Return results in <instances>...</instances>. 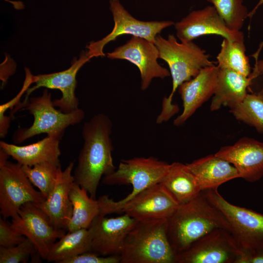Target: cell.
<instances>
[{
	"mask_svg": "<svg viewBox=\"0 0 263 263\" xmlns=\"http://www.w3.org/2000/svg\"><path fill=\"white\" fill-rule=\"evenodd\" d=\"M34 187L21 164L0 161V212L3 219L15 217L26 203L39 205L44 202L45 198Z\"/></svg>",
	"mask_w": 263,
	"mask_h": 263,
	"instance_id": "8",
	"label": "cell"
},
{
	"mask_svg": "<svg viewBox=\"0 0 263 263\" xmlns=\"http://www.w3.org/2000/svg\"><path fill=\"white\" fill-rule=\"evenodd\" d=\"M62 137L47 135L37 142L19 146L0 141V149L23 166H33L47 161H60L59 142Z\"/></svg>",
	"mask_w": 263,
	"mask_h": 263,
	"instance_id": "20",
	"label": "cell"
},
{
	"mask_svg": "<svg viewBox=\"0 0 263 263\" xmlns=\"http://www.w3.org/2000/svg\"><path fill=\"white\" fill-rule=\"evenodd\" d=\"M177 37L180 42H188L201 36L219 35L232 41H244L241 31L229 29L213 5L193 10L174 24Z\"/></svg>",
	"mask_w": 263,
	"mask_h": 263,
	"instance_id": "13",
	"label": "cell"
},
{
	"mask_svg": "<svg viewBox=\"0 0 263 263\" xmlns=\"http://www.w3.org/2000/svg\"><path fill=\"white\" fill-rule=\"evenodd\" d=\"M231 30L241 31L249 12L243 0H207Z\"/></svg>",
	"mask_w": 263,
	"mask_h": 263,
	"instance_id": "29",
	"label": "cell"
},
{
	"mask_svg": "<svg viewBox=\"0 0 263 263\" xmlns=\"http://www.w3.org/2000/svg\"><path fill=\"white\" fill-rule=\"evenodd\" d=\"M26 237L14 230L6 219L0 218V246L11 247L23 242Z\"/></svg>",
	"mask_w": 263,
	"mask_h": 263,
	"instance_id": "32",
	"label": "cell"
},
{
	"mask_svg": "<svg viewBox=\"0 0 263 263\" xmlns=\"http://www.w3.org/2000/svg\"><path fill=\"white\" fill-rule=\"evenodd\" d=\"M107 56L111 59L126 60L135 65L140 72L143 91L148 89L153 78L164 79L170 75L167 69L158 63L159 52L154 43L144 38L132 36Z\"/></svg>",
	"mask_w": 263,
	"mask_h": 263,
	"instance_id": "12",
	"label": "cell"
},
{
	"mask_svg": "<svg viewBox=\"0 0 263 263\" xmlns=\"http://www.w3.org/2000/svg\"><path fill=\"white\" fill-rule=\"evenodd\" d=\"M169 164L153 157H135L122 160L112 173L104 176L102 183L107 185L131 184L132 192L125 198L114 201L108 195L98 199L99 214L118 213L120 207L138 193L153 185L160 183L166 175Z\"/></svg>",
	"mask_w": 263,
	"mask_h": 263,
	"instance_id": "4",
	"label": "cell"
},
{
	"mask_svg": "<svg viewBox=\"0 0 263 263\" xmlns=\"http://www.w3.org/2000/svg\"><path fill=\"white\" fill-rule=\"evenodd\" d=\"M109 3L114 27L112 32L106 37L99 40L92 41L87 46L88 51L87 53L91 58L104 56L103 49L105 46L121 35H130L154 43L156 37L162 30L175 23L170 20H140L133 17L119 0H110Z\"/></svg>",
	"mask_w": 263,
	"mask_h": 263,
	"instance_id": "10",
	"label": "cell"
},
{
	"mask_svg": "<svg viewBox=\"0 0 263 263\" xmlns=\"http://www.w3.org/2000/svg\"><path fill=\"white\" fill-rule=\"evenodd\" d=\"M32 75L28 69H26V77L23 87L19 94L12 99L7 102L0 105V137L4 138L10 126L11 116L5 115V112L10 108L12 109L14 106H17L19 102V99L25 92L29 88V85L32 83Z\"/></svg>",
	"mask_w": 263,
	"mask_h": 263,
	"instance_id": "31",
	"label": "cell"
},
{
	"mask_svg": "<svg viewBox=\"0 0 263 263\" xmlns=\"http://www.w3.org/2000/svg\"><path fill=\"white\" fill-rule=\"evenodd\" d=\"M218 188L203 191L226 218L241 250L263 248V214L231 204L219 193Z\"/></svg>",
	"mask_w": 263,
	"mask_h": 263,
	"instance_id": "7",
	"label": "cell"
},
{
	"mask_svg": "<svg viewBox=\"0 0 263 263\" xmlns=\"http://www.w3.org/2000/svg\"><path fill=\"white\" fill-rule=\"evenodd\" d=\"M260 75H263V58L256 61L253 71L251 72L249 77L253 80Z\"/></svg>",
	"mask_w": 263,
	"mask_h": 263,
	"instance_id": "35",
	"label": "cell"
},
{
	"mask_svg": "<svg viewBox=\"0 0 263 263\" xmlns=\"http://www.w3.org/2000/svg\"><path fill=\"white\" fill-rule=\"evenodd\" d=\"M159 58L168 64L172 77V87L169 95L163 98L161 111L156 118L161 124L170 119L178 112V107L172 103L173 95L179 86L195 76L203 68L213 65L209 56L193 41L179 42L173 35L165 38L160 35L154 41Z\"/></svg>",
	"mask_w": 263,
	"mask_h": 263,
	"instance_id": "3",
	"label": "cell"
},
{
	"mask_svg": "<svg viewBox=\"0 0 263 263\" xmlns=\"http://www.w3.org/2000/svg\"><path fill=\"white\" fill-rule=\"evenodd\" d=\"M245 50L244 41H232L224 38L216 57L218 67L249 76L251 68L249 58L245 55Z\"/></svg>",
	"mask_w": 263,
	"mask_h": 263,
	"instance_id": "26",
	"label": "cell"
},
{
	"mask_svg": "<svg viewBox=\"0 0 263 263\" xmlns=\"http://www.w3.org/2000/svg\"><path fill=\"white\" fill-rule=\"evenodd\" d=\"M112 127L109 117L100 113L85 122L82 128L83 144L73 176L75 182L94 199L102 176L116 169L112 157Z\"/></svg>",
	"mask_w": 263,
	"mask_h": 263,
	"instance_id": "1",
	"label": "cell"
},
{
	"mask_svg": "<svg viewBox=\"0 0 263 263\" xmlns=\"http://www.w3.org/2000/svg\"><path fill=\"white\" fill-rule=\"evenodd\" d=\"M178 204H186L196 197L202 191L193 174L186 164L173 162L160 183Z\"/></svg>",
	"mask_w": 263,
	"mask_h": 263,
	"instance_id": "23",
	"label": "cell"
},
{
	"mask_svg": "<svg viewBox=\"0 0 263 263\" xmlns=\"http://www.w3.org/2000/svg\"><path fill=\"white\" fill-rule=\"evenodd\" d=\"M217 228L231 233V227L225 217L202 191L191 201L179 205L168 219L167 235L176 254Z\"/></svg>",
	"mask_w": 263,
	"mask_h": 263,
	"instance_id": "2",
	"label": "cell"
},
{
	"mask_svg": "<svg viewBox=\"0 0 263 263\" xmlns=\"http://www.w3.org/2000/svg\"><path fill=\"white\" fill-rule=\"evenodd\" d=\"M215 154L233 165L240 178L247 182H255L263 177V142L244 137Z\"/></svg>",
	"mask_w": 263,
	"mask_h": 263,
	"instance_id": "16",
	"label": "cell"
},
{
	"mask_svg": "<svg viewBox=\"0 0 263 263\" xmlns=\"http://www.w3.org/2000/svg\"><path fill=\"white\" fill-rule=\"evenodd\" d=\"M94 220L89 228L68 231L57 240L51 246L47 261L62 263L66 259L90 252L95 229Z\"/></svg>",
	"mask_w": 263,
	"mask_h": 263,
	"instance_id": "24",
	"label": "cell"
},
{
	"mask_svg": "<svg viewBox=\"0 0 263 263\" xmlns=\"http://www.w3.org/2000/svg\"><path fill=\"white\" fill-rule=\"evenodd\" d=\"M70 198L73 211L67 230L72 232L89 228L99 214L97 200L91 198L88 192L75 182L70 189Z\"/></svg>",
	"mask_w": 263,
	"mask_h": 263,
	"instance_id": "25",
	"label": "cell"
},
{
	"mask_svg": "<svg viewBox=\"0 0 263 263\" xmlns=\"http://www.w3.org/2000/svg\"><path fill=\"white\" fill-rule=\"evenodd\" d=\"M229 112L235 118L263 134V89L246 94L243 100Z\"/></svg>",
	"mask_w": 263,
	"mask_h": 263,
	"instance_id": "27",
	"label": "cell"
},
{
	"mask_svg": "<svg viewBox=\"0 0 263 263\" xmlns=\"http://www.w3.org/2000/svg\"><path fill=\"white\" fill-rule=\"evenodd\" d=\"M74 164V161L71 162L64 170H60L52 191L43 203L37 204L58 229L67 230L72 217L73 207L70 191L75 182L72 173Z\"/></svg>",
	"mask_w": 263,
	"mask_h": 263,
	"instance_id": "19",
	"label": "cell"
},
{
	"mask_svg": "<svg viewBox=\"0 0 263 263\" xmlns=\"http://www.w3.org/2000/svg\"><path fill=\"white\" fill-rule=\"evenodd\" d=\"M51 94L47 89L42 94L32 97L16 106L14 113L19 110H26L34 117L32 125L19 128L13 135L15 143H21L36 135L46 133L49 136H63L65 130L76 125L85 117V112L81 109L65 113L55 108Z\"/></svg>",
	"mask_w": 263,
	"mask_h": 263,
	"instance_id": "6",
	"label": "cell"
},
{
	"mask_svg": "<svg viewBox=\"0 0 263 263\" xmlns=\"http://www.w3.org/2000/svg\"><path fill=\"white\" fill-rule=\"evenodd\" d=\"M94 220L90 252L103 256L120 255L126 237L138 222L126 214L111 218L98 215Z\"/></svg>",
	"mask_w": 263,
	"mask_h": 263,
	"instance_id": "18",
	"label": "cell"
},
{
	"mask_svg": "<svg viewBox=\"0 0 263 263\" xmlns=\"http://www.w3.org/2000/svg\"><path fill=\"white\" fill-rule=\"evenodd\" d=\"M38 253L34 244L28 239L11 247L0 246V263H27L29 258Z\"/></svg>",
	"mask_w": 263,
	"mask_h": 263,
	"instance_id": "30",
	"label": "cell"
},
{
	"mask_svg": "<svg viewBox=\"0 0 263 263\" xmlns=\"http://www.w3.org/2000/svg\"><path fill=\"white\" fill-rule=\"evenodd\" d=\"M11 226L34 244L40 258L46 260L52 245L65 234L56 229L47 215L36 204L28 202L12 218Z\"/></svg>",
	"mask_w": 263,
	"mask_h": 263,
	"instance_id": "11",
	"label": "cell"
},
{
	"mask_svg": "<svg viewBox=\"0 0 263 263\" xmlns=\"http://www.w3.org/2000/svg\"><path fill=\"white\" fill-rule=\"evenodd\" d=\"M235 263H263V248L242 251Z\"/></svg>",
	"mask_w": 263,
	"mask_h": 263,
	"instance_id": "34",
	"label": "cell"
},
{
	"mask_svg": "<svg viewBox=\"0 0 263 263\" xmlns=\"http://www.w3.org/2000/svg\"><path fill=\"white\" fill-rule=\"evenodd\" d=\"M186 165L196 177L202 191L218 188L228 181L240 178L233 165L215 154Z\"/></svg>",
	"mask_w": 263,
	"mask_h": 263,
	"instance_id": "21",
	"label": "cell"
},
{
	"mask_svg": "<svg viewBox=\"0 0 263 263\" xmlns=\"http://www.w3.org/2000/svg\"><path fill=\"white\" fill-rule=\"evenodd\" d=\"M22 169L46 199L55 187L61 166L60 161H47L33 167L22 165Z\"/></svg>",
	"mask_w": 263,
	"mask_h": 263,
	"instance_id": "28",
	"label": "cell"
},
{
	"mask_svg": "<svg viewBox=\"0 0 263 263\" xmlns=\"http://www.w3.org/2000/svg\"><path fill=\"white\" fill-rule=\"evenodd\" d=\"M62 263H120V257L119 255L103 256L88 252L66 259Z\"/></svg>",
	"mask_w": 263,
	"mask_h": 263,
	"instance_id": "33",
	"label": "cell"
},
{
	"mask_svg": "<svg viewBox=\"0 0 263 263\" xmlns=\"http://www.w3.org/2000/svg\"><path fill=\"white\" fill-rule=\"evenodd\" d=\"M263 4V0H260L257 5L255 6V7L250 12H249L248 18H251L254 15V14L255 13L256 10L259 8V7Z\"/></svg>",
	"mask_w": 263,
	"mask_h": 263,
	"instance_id": "36",
	"label": "cell"
},
{
	"mask_svg": "<svg viewBox=\"0 0 263 263\" xmlns=\"http://www.w3.org/2000/svg\"><path fill=\"white\" fill-rule=\"evenodd\" d=\"M90 59L87 53L84 52L78 59H76L71 67L65 70L48 74L32 75V83L35 85L28 89L23 102L28 99L29 95L33 91L40 87L58 89L61 92L62 96L53 101L54 106L65 113L77 110L79 100L75 94L77 83L76 76L81 67Z\"/></svg>",
	"mask_w": 263,
	"mask_h": 263,
	"instance_id": "15",
	"label": "cell"
},
{
	"mask_svg": "<svg viewBox=\"0 0 263 263\" xmlns=\"http://www.w3.org/2000/svg\"><path fill=\"white\" fill-rule=\"evenodd\" d=\"M219 67L212 65L202 68L191 79L178 87L183 110L174 120L176 126L183 125L205 102L214 95L217 86Z\"/></svg>",
	"mask_w": 263,
	"mask_h": 263,
	"instance_id": "17",
	"label": "cell"
},
{
	"mask_svg": "<svg viewBox=\"0 0 263 263\" xmlns=\"http://www.w3.org/2000/svg\"><path fill=\"white\" fill-rule=\"evenodd\" d=\"M167 224V219L137 222L125 240L120 263H174Z\"/></svg>",
	"mask_w": 263,
	"mask_h": 263,
	"instance_id": "5",
	"label": "cell"
},
{
	"mask_svg": "<svg viewBox=\"0 0 263 263\" xmlns=\"http://www.w3.org/2000/svg\"><path fill=\"white\" fill-rule=\"evenodd\" d=\"M241 252L231 233L217 228L176 254L174 263H235Z\"/></svg>",
	"mask_w": 263,
	"mask_h": 263,
	"instance_id": "9",
	"label": "cell"
},
{
	"mask_svg": "<svg viewBox=\"0 0 263 263\" xmlns=\"http://www.w3.org/2000/svg\"><path fill=\"white\" fill-rule=\"evenodd\" d=\"M252 81L249 76L219 68L217 86L212 98L210 111H215L224 106L231 109L241 103L247 94V90Z\"/></svg>",
	"mask_w": 263,
	"mask_h": 263,
	"instance_id": "22",
	"label": "cell"
},
{
	"mask_svg": "<svg viewBox=\"0 0 263 263\" xmlns=\"http://www.w3.org/2000/svg\"><path fill=\"white\" fill-rule=\"evenodd\" d=\"M178 203L160 183L151 186L122 205L123 212L137 221L168 219L175 211Z\"/></svg>",
	"mask_w": 263,
	"mask_h": 263,
	"instance_id": "14",
	"label": "cell"
}]
</instances>
